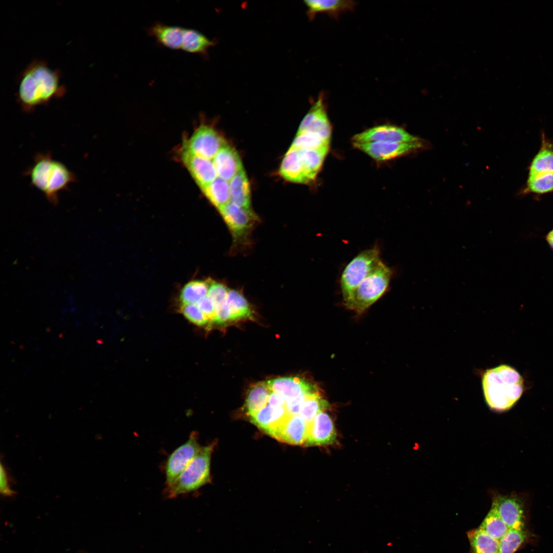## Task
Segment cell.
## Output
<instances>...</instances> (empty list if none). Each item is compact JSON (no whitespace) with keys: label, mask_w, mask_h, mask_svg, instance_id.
<instances>
[{"label":"cell","mask_w":553,"mask_h":553,"mask_svg":"<svg viewBox=\"0 0 553 553\" xmlns=\"http://www.w3.org/2000/svg\"><path fill=\"white\" fill-rule=\"evenodd\" d=\"M65 93L60 72L50 68L45 61L36 60L20 75L16 98L22 109L30 112L54 98H61Z\"/></svg>","instance_id":"1"},{"label":"cell","mask_w":553,"mask_h":553,"mask_svg":"<svg viewBox=\"0 0 553 553\" xmlns=\"http://www.w3.org/2000/svg\"><path fill=\"white\" fill-rule=\"evenodd\" d=\"M481 384L487 406L498 412L511 409L524 391L522 377L515 368L507 365L486 369L482 374Z\"/></svg>","instance_id":"2"},{"label":"cell","mask_w":553,"mask_h":553,"mask_svg":"<svg viewBox=\"0 0 553 553\" xmlns=\"http://www.w3.org/2000/svg\"><path fill=\"white\" fill-rule=\"evenodd\" d=\"M26 176L33 186L53 205L58 204L59 193L69 188L77 180L75 175L65 164L49 153L36 154Z\"/></svg>","instance_id":"3"},{"label":"cell","mask_w":553,"mask_h":553,"mask_svg":"<svg viewBox=\"0 0 553 553\" xmlns=\"http://www.w3.org/2000/svg\"><path fill=\"white\" fill-rule=\"evenodd\" d=\"M392 275L391 268L381 261L357 287L345 306L358 314L364 313L385 293Z\"/></svg>","instance_id":"4"},{"label":"cell","mask_w":553,"mask_h":553,"mask_svg":"<svg viewBox=\"0 0 553 553\" xmlns=\"http://www.w3.org/2000/svg\"><path fill=\"white\" fill-rule=\"evenodd\" d=\"M214 444L202 447L198 454L171 486L167 487L168 497L195 491L209 482L210 464Z\"/></svg>","instance_id":"5"},{"label":"cell","mask_w":553,"mask_h":553,"mask_svg":"<svg viewBox=\"0 0 553 553\" xmlns=\"http://www.w3.org/2000/svg\"><path fill=\"white\" fill-rule=\"evenodd\" d=\"M381 261L378 246L358 253L346 266L340 279L344 304L350 299L359 284L377 267Z\"/></svg>","instance_id":"6"},{"label":"cell","mask_w":553,"mask_h":553,"mask_svg":"<svg viewBox=\"0 0 553 553\" xmlns=\"http://www.w3.org/2000/svg\"><path fill=\"white\" fill-rule=\"evenodd\" d=\"M218 210L232 235L234 243L246 244L257 220L252 211L244 209L230 201Z\"/></svg>","instance_id":"7"},{"label":"cell","mask_w":553,"mask_h":553,"mask_svg":"<svg viewBox=\"0 0 553 553\" xmlns=\"http://www.w3.org/2000/svg\"><path fill=\"white\" fill-rule=\"evenodd\" d=\"M198 434L192 432L186 441L175 449L168 457L165 465L167 487L172 485L200 451Z\"/></svg>","instance_id":"8"},{"label":"cell","mask_w":553,"mask_h":553,"mask_svg":"<svg viewBox=\"0 0 553 553\" xmlns=\"http://www.w3.org/2000/svg\"><path fill=\"white\" fill-rule=\"evenodd\" d=\"M492 507L511 529H524L525 504L522 496L495 494Z\"/></svg>","instance_id":"9"},{"label":"cell","mask_w":553,"mask_h":553,"mask_svg":"<svg viewBox=\"0 0 553 553\" xmlns=\"http://www.w3.org/2000/svg\"><path fill=\"white\" fill-rule=\"evenodd\" d=\"M226 143L212 128L206 125L200 126L184 143L183 148L194 154L212 160Z\"/></svg>","instance_id":"10"},{"label":"cell","mask_w":553,"mask_h":553,"mask_svg":"<svg viewBox=\"0 0 553 553\" xmlns=\"http://www.w3.org/2000/svg\"><path fill=\"white\" fill-rule=\"evenodd\" d=\"M325 100V94L320 93L301 121L297 133L310 132L330 141L331 126L327 113Z\"/></svg>","instance_id":"11"},{"label":"cell","mask_w":553,"mask_h":553,"mask_svg":"<svg viewBox=\"0 0 553 553\" xmlns=\"http://www.w3.org/2000/svg\"><path fill=\"white\" fill-rule=\"evenodd\" d=\"M353 146L376 161H382L407 154L421 148V141L412 143H353Z\"/></svg>","instance_id":"12"},{"label":"cell","mask_w":553,"mask_h":553,"mask_svg":"<svg viewBox=\"0 0 553 553\" xmlns=\"http://www.w3.org/2000/svg\"><path fill=\"white\" fill-rule=\"evenodd\" d=\"M420 141L418 138L401 127L386 124L369 129L357 134L352 138L353 143H412Z\"/></svg>","instance_id":"13"},{"label":"cell","mask_w":553,"mask_h":553,"mask_svg":"<svg viewBox=\"0 0 553 553\" xmlns=\"http://www.w3.org/2000/svg\"><path fill=\"white\" fill-rule=\"evenodd\" d=\"M270 391L278 392L286 399L320 393L317 386L300 377H282L267 381Z\"/></svg>","instance_id":"14"},{"label":"cell","mask_w":553,"mask_h":553,"mask_svg":"<svg viewBox=\"0 0 553 553\" xmlns=\"http://www.w3.org/2000/svg\"><path fill=\"white\" fill-rule=\"evenodd\" d=\"M336 432L331 416L325 411L320 412L309 423L306 446H321L334 443Z\"/></svg>","instance_id":"15"},{"label":"cell","mask_w":553,"mask_h":553,"mask_svg":"<svg viewBox=\"0 0 553 553\" xmlns=\"http://www.w3.org/2000/svg\"><path fill=\"white\" fill-rule=\"evenodd\" d=\"M181 158L185 166L201 189L218 177L212 160L198 156L184 148Z\"/></svg>","instance_id":"16"},{"label":"cell","mask_w":553,"mask_h":553,"mask_svg":"<svg viewBox=\"0 0 553 553\" xmlns=\"http://www.w3.org/2000/svg\"><path fill=\"white\" fill-rule=\"evenodd\" d=\"M309 425L299 415H289L271 436L283 442L301 445L307 440Z\"/></svg>","instance_id":"17"},{"label":"cell","mask_w":553,"mask_h":553,"mask_svg":"<svg viewBox=\"0 0 553 553\" xmlns=\"http://www.w3.org/2000/svg\"><path fill=\"white\" fill-rule=\"evenodd\" d=\"M212 161L218 177L228 182L243 168L238 153L227 143L219 151Z\"/></svg>","instance_id":"18"},{"label":"cell","mask_w":553,"mask_h":553,"mask_svg":"<svg viewBox=\"0 0 553 553\" xmlns=\"http://www.w3.org/2000/svg\"><path fill=\"white\" fill-rule=\"evenodd\" d=\"M289 415L285 407H273L267 405L249 418L254 425L271 436L274 431Z\"/></svg>","instance_id":"19"},{"label":"cell","mask_w":553,"mask_h":553,"mask_svg":"<svg viewBox=\"0 0 553 553\" xmlns=\"http://www.w3.org/2000/svg\"><path fill=\"white\" fill-rule=\"evenodd\" d=\"M307 8V15L312 20L318 13H325L334 18L341 14L352 11L356 6V3L352 1L343 0H309L305 1Z\"/></svg>","instance_id":"20"},{"label":"cell","mask_w":553,"mask_h":553,"mask_svg":"<svg viewBox=\"0 0 553 553\" xmlns=\"http://www.w3.org/2000/svg\"><path fill=\"white\" fill-rule=\"evenodd\" d=\"M280 173L285 180L292 182L306 184L311 182L297 149L290 147L287 152L281 164Z\"/></svg>","instance_id":"21"},{"label":"cell","mask_w":553,"mask_h":553,"mask_svg":"<svg viewBox=\"0 0 553 553\" xmlns=\"http://www.w3.org/2000/svg\"><path fill=\"white\" fill-rule=\"evenodd\" d=\"M184 28L156 22L148 29L149 34L159 44L172 49H181Z\"/></svg>","instance_id":"22"},{"label":"cell","mask_w":553,"mask_h":553,"mask_svg":"<svg viewBox=\"0 0 553 553\" xmlns=\"http://www.w3.org/2000/svg\"><path fill=\"white\" fill-rule=\"evenodd\" d=\"M230 201L238 206L252 211L248 179L243 168L229 181Z\"/></svg>","instance_id":"23"},{"label":"cell","mask_w":553,"mask_h":553,"mask_svg":"<svg viewBox=\"0 0 553 553\" xmlns=\"http://www.w3.org/2000/svg\"><path fill=\"white\" fill-rule=\"evenodd\" d=\"M271 391L266 381L252 385L247 393L244 408L250 417L267 405Z\"/></svg>","instance_id":"24"},{"label":"cell","mask_w":553,"mask_h":553,"mask_svg":"<svg viewBox=\"0 0 553 553\" xmlns=\"http://www.w3.org/2000/svg\"><path fill=\"white\" fill-rule=\"evenodd\" d=\"M329 149V145L315 150H298L306 174L310 181L315 179Z\"/></svg>","instance_id":"25"},{"label":"cell","mask_w":553,"mask_h":553,"mask_svg":"<svg viewBox=\"0 0 553 553\" xmlns=\"http://www.w3.org/2000/svg\"><path fill=\"white\" fill-rule=\"evenodd\" d=\"M214 44V41L198 30L184 28L181 46L184 51L205 55Z\"/></svg>","instance_id":"26"},{"label":"cell","mask_w":553,"mask_h":553,"mask_svg":"<svg viewBox=\"0 0 553 553\" xmlns=\"http://www.w3.org/2000/svg\"><path fill=\"white\" fill-rule=\"evenodd\" d=\"M528 175L553 173V143L542 139L541 147L533 159Z\"/></svg>","instance_id":"27"},{"label":"cell","mask_w":553,"mask_h":553,"mask_svg":"<svg viewBox=\"0 0 553 553\" xmlns=\"http://www.w3.org/2000/svg\"><path fill=\"white\" fill-rule=\"evenodd\" d=\"M201 190L218 209L230 201L229 182L219 177Z\"/></svg>","instance_id":"28"},{"label":"cell","mask_w":553,"mask_h":553,"mask_svg":"<svg viewBox=\"0 0 553 553\" xmlns=\"http://www.w3.org/2000/svg\"><path fill=\"white\" fill-rule=\"evenodd\" d=\"M473 553H499V541L480 528L467 533Z\"/></svg>","instance_id":"29"},{"label":"cell","mask_w":553,"mask_h":553,"mask_svg":"<svg viewBox=\"0 0 553 553\" xmlns=\"http://www.w3.org/2000/svg\"><path fill=\"white\" fill-rule=\"evenodd\" d=\"M227 302L230 314V321L251 318L253 311L249 303L239 291L229 289Z\"/></svg>","instance_id":"30"},{"label":"cell","mask_w":553,"mask_h":553,"mask_svg":"<svg viewBox=\"0 0 553 553\" xmlns=\"http://www.w3.org/2000/svg\"><path fill=\"white\" fill-rule=\"evenodd\" d=\"M210 280H196L189 282L181 289L179 300L182 304H197L207 295Z\"/></svg>","instance_id":"31"},{"label":"cell","mask_w":553,"mask_h":553,"mask_svg":"<svg viewBox=\"0 0 553 553\" xmlns=\"http://www.w3.org/2000/svg\"><path fill=\"white\" fill-rule=\"evenodd\" d=\"M330 407L329 403L320 393L309 394L304 399L299 415L309 424L320 412Z\"/></svg>","instance_id":"32"},{"label":"cell","mask_w":553,"mask_h":553,"mask_svg":"<svg viewBox=\"0 0 553 553\" xmlns=\"http://www.w3.org/2000/svg\"><path fill=\"white\" fill-rule=\"evenodd\" d=\"M479 528L498 541L511 529L492 507Z\"/></svg>","instance_id":"33"},{"label":"cell","mask_w":553,"mask_h":553,"mask_svg":"<svg viewBox=\"0 0 553 553\" xmlns=\"http://www.w3.org/2000/svg\"><path fill=\"white\" fill-rule=\"evenodd\" d=\"M525 190L539 195L553 192V173L528 175Z\"/></svg>","instance_id":"34"},{"label":"cell","mask_w":553,"mask_h":553,"mask_svg":"<svg viewBox=\"0 0 553 553\" xmlns=\"http://www.w3.org/2000/svg\"><path fill=\"white\" fill-rule=\"evenodd\" d=\"M524 529H509L499 541V553H515L527 538Z\"/></svg>","instance_id":"35"},{"label":"cell","mask_w":553,"mask_h":553,"mask_svg":"<svg viewBox=\"0 0 553 553\" xmlns=\"http://www.w3.org/2000/svg\"><path fill=\"white\" fill-rule=\"evenodd\" d=\"M329 144L330 141L310 132H303L297 133L290 147L297 150H315Z\"/></svg>","instance_id":"36"},{"label":"cell","mask_w":553,"mask_h":553,"mask_svg":"<svg viewBox=\"0 0 553 553\" xmlns=\"http://www.w3.org/2000/svg\"><path fill=\"white\" fill-rule=\"evenodd\" d=\"M180 311L186 318L196 325L203 326L209 323L197 304H181Z\"/></svg>","instance_id":"37"},{"label":"cell","mask_w":553,"mask_h":553,"mask_svg":"<svg viewBox=\"0 0 553 553\" xmlns=\"http://www.w3.org/2000/svg\"><path fill=\"white\" fill-rule=\"evenodd\" d=\"M228 291L224 284L210 280L207 296L212 301L216 307L227 301Z\"/></svg>","instance_id":"38"},{"label":"cell","mask_w":553,"mask_h":553,"mask_svg":"<svg viewBox=\"0 0 553 553\" xmlns=\"http://www.w3.org/2000/svg\"><path fill=\"white\" fill-rule=\"evenodd\" d=\"M8 471L2 462L0 465V492L2 495L12 497L16 492L12 488V482Z\"/></svg>","instance_id":"39"},{"label":"cell","mask_w":553,"mask_h":553,"mask_svg":"<svg viewBox=\"0 0 553 553\" xmlns=\"http://www.w3.org/2000/svg\"><path fill=\"white\" fill-rule=\"evenodd\" d=\"M197 305L206 317L209 323H214L216 317V310L212 301L207 295L201 299Z\"/></svg>","instance_id":"40"},{"label":"cell","mask_w":553,"mask_h":553,"mask_svg":"<svg viewBox=\"0 0 553 553\" xmlns=\"http://www.w3.org/2000/svg\"><path fill=\"white\" fill-rule=\"evenodd\" d=\"M307 395L287 399L285 407L290 415H299L302 405Z\"/></svg>","instance_id":"41"},{"label":"cell","mask_w":553,"mask_h":553,"mask_svg":"<svg viewBox=\"0 0 553 553\" xmlns=\"http://www.w3.org/2000/svg\"><path fill=\"white\" fill-rule=\"evenodd\" d=\"M286 400V398L280 393L271 391L267 404L273 407H285Z\"/></svg>","instance_id":"42"},{"label":"cell","mask_w":553,"mask_h":553,"mask_svg":"<svg viewBox=\"0 0 553 553\" xmlns=\"http://www.w3.org/2000/svg\"><path fill=\"white\" fill-rule=\"evenodd\" d=\"M546 240L549 246L553 249V229L546 235Z\"/></svg>","instance_id":"43"}]
</instances>
